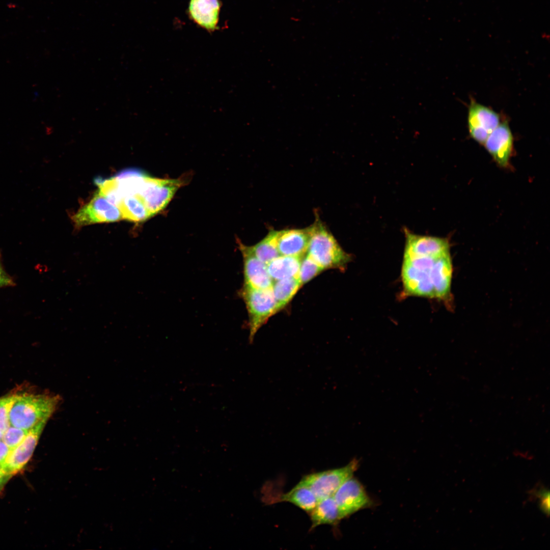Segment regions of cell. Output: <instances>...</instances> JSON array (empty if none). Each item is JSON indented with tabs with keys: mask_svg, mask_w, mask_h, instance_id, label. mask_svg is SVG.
Wrapping results in <instances>:
<instances>
[{
	"mask_svg": "<svg viewBox=\"0 0 550 550\" xmlns=\"http://www.w3.org/2000/svg\"><path fill=\"white\" fill-rule=\"evenodd\" d=\"M309 227L310 238L307 254L324 269H345L352 257L343 250L318 217Z\"/></svg>",
	"mask_w": 550,
	"mask_h": 550,
	"instance_id": "cell-1",
	"label": "cell"
},
{
	"mask_svg": "<svg viewBox=\"0 0 550 550\" xmlns=\"http://www.w3.org/2000/svg\"><path fill=\"white\" fill-rule=\"evenodd\" d=\"M60 400L56 395H18L10 411V425L29 430L41 421H48Z\"/></svg>",
	"mask_w": 550,
	"mask_h": 550,
	"instance_id": "cell-2",
	"label": "cell"
},
{
	"mask_svg": "<svg viewBox=\"0 0 550 550\" xmlns=\"http://www.w3.org/2000/svg\"><path fill=\"white\" fill-rule=\"evenodd\" d=\"M248 311L249 342L268 319L280 310L274 297L271 288L265 289L253 288L243 285L238 293Z\"/></svg>",
	"mask_w": 550,
	"mask_h": 550,
	"instance_id": "cell-3",
	"label": "cell"
},
{
	"mask_svg": "<svg viewBox=\"0 0 550 550\" xmlns=\"http://www.w3.org/2000/svg\"><path fill=\"white\" fill-rule=\"evenodd\" d=\"M358 466V460L354 459L343 467L306 475L298 484L310 488L319 501L333 496L339 487L353 476Z\"/></svg>",
	"mask_w": 550,
	"mask_h": 550,
	"instance_id": "cell-4",
	"label": "cell"
},
{
	"mask_svg": "<svg viewBox=\"0 0 550 550\" xmlns=\"http://www.w3.org/2000/svg\"><path fill=\"white\" fill-rule=\"evenodd\" d=\"M182 183L179 179H160L146 175L136 196L153 216L166 207Z\"/></svg>",
	"mask_w": 550,
	"mask_h": 550,
	"instance_id": "cell-5",
	"label": "cell"
},
{
	"mask_svg": "<svg viewBox=\"0 0 550 550\" xmlns=\"http://www.w3.org/2000/svg\"><path fill=\"white\" fill-rule=\"evenodd\" d=\"M333 498L341 519L371 505V501L362 484L352 476L337 490Z\"/></svg>",
	"mask_w": 550,
	"mask_h": 550,
	"instance_id": "cell-6",
	"label": "cell"
},
{
	"mask_svg": "<svg viewBox=\"0 0 550 550\" xmlns=\"http://www.w3.org/2000/svg\"><path fill=\"white\" fill-rule=\"evenodd\" d=\"M121 218L119 209L99 191L73 217L75 224L78 227L97 223L115 222Z\"/></svg>",
	"mask_w": 550,
	"mask_h": 550,
	"instance_id": "cell-7",
	"label": "cell"
},
{
	"mask_svg": "<svg viewBox=\"0 0 550 550\" xmlns=\"http://www.w3.org/2000/svg\"><path fill=\"white\" fill-rule=\"evenodd\" d=\"M500 123V117L497 112L471 100L468 109V124L472 138L478 143L484 144Z\"/></svg>",
	"mask_w": 550,
	"mask_h": 550,
	"instance_id": "cell-8",
	"label": "cell"
},
{
	"mask_svg": "<svg viewBox=\"0 0 550 550\" xmlns=\"http://www.w3.org/2000/svg\"><path fill=\"white\" fill-rule=\"evenodd\" d=\"M47 422V420L41 421L29 430L22 442L11 449L2 472L11 476L24 466L31 458Z\"/></svg>",
	"mask_w": 550,
	"mask_h": 550,
	"instance_id": "cell-9",
	"label": "cell"
},
{
	"mask_svg": "<svg viewBox=\"0 0 550 550\" xmlns=\"http://www.w3.org/2000/svg\"><path fill=\"white\" fill-rule=\"evenodd\" d=\"M404 232L405 245L403 258L439 256L450 253L449 241L446 238L418 235L407 229Z\"/></svg>",
	"mask_w": 550,
	"mask_h": 550,
	"instance_id": "cell-10",
	"label": "cell"
},
{
	"mask_svg": "<svg viewBox=\"0 0 550 550\" xmlns=\"http://www.w3.org/2000/svg\"><path fill=\"white\" fill-rule=\"evenodd\" d=\"M243 259V285L258 289L271 288L273 283L266 264L258 259L247 246L237 240Z\"/></svg>",
	"mask_w": 550,
	"mask_h": 550,
	"instance_id": "cell-11",
	"label": "cell"
},
{
	"mask_svg": "<svg viewBox=\"0 0 550 550\" xmlns=\"http://www.w3.org/2000/svg\"><path fill=\"white\" fill-rule=\"evenodd\" d=\"M484 145L499 166L507 167L513 148V137L508 121L500 123Z\"/></svg>",
	"mask_w": 550,
	"mask_h": 550,
	"instance_id": "cell-12",
	"label": "cell"
},
{
	"mask_svg": "<svg viewBox=\"0 0 550 550\" xmlns=\"http://www.w3.org/2000/svg\"><path fill=\"white\" fill-rule=\"evenodd\" d=\"M310 238V227L278 231L277 248L281 256L304 257Z\"/></svg>",
	"mask_w": 550,
	"mask_h": 550,
	"instance_id": "cell-13",
	"label": "cell"
},
{
	"mask_svg": "<svg viewBox=\"0 0 550 550\" xmlns=\"http://www.w3.org/2000/svg\"><path fill=\"white\" fill-rule=\"evenodd\" d=\"M219 10L218 0H190L188 7L192 19L210 31L216 28Z\"/></svg>",
	"mask_w": 550,
	"mask_h": 550,
	"instance_id": "cell-14",
	"label": "cell"
},
{
	"mask_svg": "<svg viewBox=\"0 0 550 550\" xmlns=\"http://www.w3.org/2000/svg\"><path fill=\"white\" fill-rule=\"evenodd\" d=\"M452 270V263L450 253L437 258L435 263V298L446 300L449 298Z\"/></svg>",
	"mask_w": 550,
	"mask_h": 550,
	"instance_id": "cell-15",
	"label": "cell"
},
{
	"mask_svg": "<svg viewBox=\"0 0 550 550\" xmlns=\"http://www.w3.org/2000/svg\"><path fill=\"white\" fill-rule=\"evenodd\" d=\"M302 257L280 255L268 262L266 264L267 268L273 282L298 278Z\"/></svg>",
	"mask_w": 550,
	"mask_h": 550,
	"instance_id": "cell-16",
	"label": "cell"
},
{
	"mask_svg": "<svg viewBox=\"0 0 550 550\" xmlns=\"http://www.w3.org/2000/svg\"><path fill=\"white\" fill-rule=\"evenodd\" d=\"M309 513L312 521L311 530L321 525H335L342 519L333 496L319 500Z\"/></svg>",
	"mask_w": 550,
	"mask_h": 550,
	"instance_id": "cell-17",
	"label": "cell"
},
{
	"mask_svg": "<svg viewBox=\"0 0 550 550\" xmlns=\"http://www.w3.org/2000/svg\"><path fill=\"white\" fill-rule=\"evenodd\" d=\"M118 208L123 219L135 222H143L151 216L141 199L136 196H126L122 198Z\"/></svg>",
	"mask_w": 550,
	"mask_h": 550,
	"instance_id": "cell-18",
	"label": "cell"
},
{
	"mask_svg": "<svg viewBox=\"0 0 550 550\" xmlns=\"http://www.w3.org/2000/svg\"><path fill=\"white\" fill-rule=\"evenodd\" d=\"M280 501L288 502L310 513L319 500L308 487L298 483L290 491L282 494Z\"/></svg>",
	"mask_w": 550,
	"mask_h": 550,
	"instance_id": "cell-19",
	"label": "cell"
},
{
	"mask_svg": "<svg viewBox=\"0 0 550 550\" xmlns=\"http://www.w3.org/2000/svg\"><path fill=\"white\" fill-rule=\"evenodd\" d=\"M145 176L141 171L130 169L121 172L115 177L122 197L129 195L136 196L140 191Z\"/></svg>",
	"mask_w": 550,
	"mask_h": 550,
	"instance_id": "cell-20",
	"label": "cell"
},
{
	"mask_svg": "<svg viewBox=\"0 0 550 550\" xmlns=\"http://www.w3.org/2000/svg\"><path fill=\"white\" fill-rule=\"evenodd\" d=\"M301 286L298 278H287L273 282L271 289L280 310L290 301Z\"/></svg>",
	"mask_w": 550,
	"mask_h": 550,
	"instance_id": "cell-21",
	"label": "cell"
},
{
	"mask_svg": "<svg viewBox=\"0 0 550 550\" xmlns=\"http://www.w3.org/2000/svg\"><path fill=\"white\" fill-rule=\"evenodd\" d=\"M278 233V231L270 230L263 239L254 245L249 246L255 256L266 264L280 256L277 248Z\"/></svg>",
	"mask_w": 550,
	"mask_h": 550,
	"instance_id": "cell-22",
	"label": "cell"
},
{
	"mask_svg": "<svg viewBox=\"0 0 550 550\" xmlns=\"http://www.w3.org/2000/svg\"><path fill=\"white\" fill-rule=\"evenodd\" d=\"M324 270L310 256L306 254L302 258L298 278L301 285L309 282Z\"/></svg>",
	"mask_w": 550,
	"mask_h": 550,
	"instance_id": "cell-23",
	"label": "cell"
},
{
	"mask_svg": "<svg viewBox=\"0 0 550 550\" xmlns=\"http://www.w3.org/2000/svg\"><path fill=\"white\" fill-rule=\"evenodd\" d=\"M18 395L13 394L0 398V431L3 434L11 425L9 420L10 411Z\"/></svg>",
	"mask_w": 550,
	"mask_h": 550,
	"instance_id": "cell-24",
	"label": "cell"
},
{
	"mask_svg": "<svg viewBox=\"0 0 550 550\" xmlns=\"http://www.w3.org/2000/svg\"><path fill=\"white\" fill-rule=\"evenodd\" d=\"M29 430L10 425L3 433L2 440L10 448L19 445L28 433Z\"/></svg>",
	"mask_w": 550,
	"mask_h": 550,
	"instance_id": "cell-25",
	"label": "cell"
},
{
	"mask_svg": "<svg viewBox=\"0 0 550 550\" xmlns=\"http://www.w3.org/2000/svg\"><path fill=\"white\" fill-rule=\"evenodd\" d=\"M12 277L7 273L5 270L2 261L1 253L0 252V288L5 287L15 286Z\"/></svg>",
	"mask_w": 550,
	"mask_h": 550,
	"instance_id": "cell-26",
	"label": "cell"
},
{
	"mask_svg": "<svg viewBox=\"0 0 550 550\" xmlns=\"http://www.w3.org/2000/svg\"><path fill=\"white\" fill-rule=\"evenodd\" d=\"M11 449L2 439H0V471H1Z\"/></svg>",
	"mask_w": 550,
	"mask_h": 550,
	"instance_id": "cell-27",
	"label": "cell"
},
{
	"mask_svg": "<svg viewBox=\"0 0 550 550\" xmlns=\"http://www.w3.org/2000/svg\"><path fill=\"white\" fill-rule=\"evenodd\" d=\"M10 476L4 474L3 472L0 471V487L4 484V482L7 481Z\"/></svg>",
	"mask_w": 550,
	"mask_h": 550,
	"instance_id": "cell-28",
	"label": "cell"
},
{
	"mask_svg": "<svg viewBox=\"0 0 550 550\" xmlns=\"http://www.w3.org/2000/svg\"><path fill=\"white\" fill-rule=\"evenodd\" d=\"M3 436V433L0 431V439H2Z\"/></svg>",
	"mask_w": 550,
	"mask_h": 550,
	"instance_id": "cell-29",
	"label": "cell"
}]
</instances>
